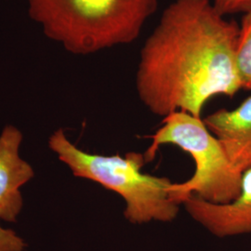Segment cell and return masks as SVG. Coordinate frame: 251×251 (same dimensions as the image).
Returning <instances> with one entry per match:
<instances>
[{
    "label": "cell",
    "instance_id": "6da1fadb",
    "mask_svg": "<svg viewBox=\"0 0 251 251\" xmlns=\"http://www.w3.org/2000/svg\"><path fill=\"white\" fill-rule=\"evenodd\" d=\"M239 26L209 0H175L146 39L136 74L139 98L152 114L202 117L215 96L242 90L236 68Z\"/></svg>",
    "mask_w": 251,
    "mask_h": 251
},
{
    "label": "cell",
    "instance_id": "7a4b0ae2",
    "mask_svg": "<svg viewBox=\"0 0 251 251\" xmlns=\"http://www.w3.org/2000/svg\"><path fill=\"white\" fill-rule=\"evenodd\" d=\"M26 1L45 36L76 55L133 42L158 6V0Z\"/></svg>",
    "mask_w": 251,
    "mask_h": 251
},
{
    "label": "cell",
    "instance_id": "3957f363",
    "mask_svg": "<svg viewBox=\"0 0 251 251\" xmlns=\"http://www.w3.org/2000/svg\"><path fill=\"white\" fill-rule=\"evenodd\" d=\"M50 147L74 176L95 181L123 198L124 217L130 224L171 223L179 214L180 204L171 192L174 182L144 173L146 162L143 153L130 152L121 156L84 152L70 143L62 128L50 137Z\"/></svg>",
    "mask_w": 251,
    "mask_h": 251
},
{
    "label": "cell",
    "instance_id": "277c9868",
    "mask_svg": "<svg viewBox=\"0 0 251 251\" xmlns=\"http://www.w3.org/2000/svg\"><path fill=\"white\" fill-rule=\"evenodd\" d=\"M151 138L152 144L144 153L146 163L152 161L165 144L178 146L195 162L193 176L186 181L172 184V196L179 204L182 205L193 195L212 204H227L238 197L242 173L233 168L202 117L183 112L172 113L164 117L160 128Z\"/></svg>",
    "mask_w": 251,
    "mask_h": 251
},
{
    "label": "cell",
    "instance_id": "5b68a950",
    "mask_svg": "<svg viewBox=\"0 0 251 251\" xmlns=\"http://www.w3.org/2000/svg\"><path fill=\"white\" fill-rule=\"evenodd\" d=\"M182 205L189 215L220 238L251 233V168L244 171L238 197L227 204H212L197 196Z\"/></svg>",
    "mask_w": 251,
    "mask_h": 251
},
{
    "label": "cell",
    "instance_id": "8992f818",
    "mask_svg": "<svg viewBox=\"0 0 251 251\" xmlns=\"http://www.w3.org/2000/svg\"><path fill=\"white\" fill-rule=\"evenodd\" d=\"M23 135L17 127L8 126L0 135V219L15 222L23 207L20 192L33 178L34 171L19 156Z\"/></svg>",
    "mask_w": 251,
    "mask_h": 251
},
{
    "label": "cell",
    "instance_id": "52a82bcc",
    "mask_svg": "<svg viewBox=\"0 0 251 251\" xmlns=\"http://www.w3.org/2000/svg\"><path fill=\"white\" fill-rule=\"evenodd\" d=\"M221 143L233 168L243 173L251 168V95L233 110L221 109L203 118Z\"/></svg>",
    "mask_w": 251,
    "mask_h": 251
},
{
    "label": "cell",
    "instance_id": "ba28073f",
    "mask_svg": "<svg viewBox=\"0 0 251 251\" xmlns=\"http://www.w3.org/2000/svg\"><path fill=\"white\" fill-rule=\"evenodd\" d=\"M236 68L244 90H251V9L243 15L236 45Z\"/></svg>",
    "mask_w": 251,
    "mask_h": 251
},
{
    "label": "cell",
    "instance_id": "9c48e42d",
    "mask_svg": "<svg viewBox=\"0 0 251 251\" xmlns=\"http://www.w3.org/2000/svg\"><path fill=\"white\" fill-rule=\"evenodd\" d=\"M213 6L223 16L245 13L251 9V0H214Z\"/></svg>",
    "mask_w": 251,
    "mask_h": 251
},
{
    "label": "cell",
    "instance_id": "30bf717a",
    "mask_svg": "<svg viewBox=\"0 0 251 251\" xmlns=\"http://www.w3.org/2000/svg\"><path fill=\"white\" fill-rule=\"evenodd\" d=\"M25 248L24 240L16 233L0 226V251H23Z\"/></svg>",
    "mask_w": 251,
    "mask_h": 251
}]
</instances>
